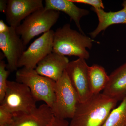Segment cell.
I'll use <instances>...</instances> for the list:
<instances>
[{
    "instance_id": "4",
    "label": "cell",
    "mask_w": 126,
    "mask_h": 126,
    "mask_svg": "<svg viewBox=\"0 0 126 126\" xmlns=\"http://www.w3.org/2000/svg\"><path fill=\"white\" fill-rule=\"evenodd\" d=\"M17 82L24 84L30 89L38 101H43L52 108L55 99L56 82L42 76L35 69L23 67L16 74Z\"/></svg>"
},
{
    "instance_id": "9",
    "label": "cell",
    "mask_w": 126,
    "mask_h": 126,
    "mask_svg": "<svg viewBox=\"0 0 126 126\" xmlns=\"http://www.w3.org/2000/svg\"><path fill=\"white\" fill-rule=\"evenodd\" d=\"M0 48L7 59V69L10 72L17 70L20 59L25 50L22 39L16 28L9 26L8 31L0 33Z\"/></svg>"
},
{
    "instance_id": "12",
    "label": "cell",
    "mask_w": 126,
    "mask_h": 126,
    "mask_svg": "<svg viewBox=\"0 0 126 126\" xmlns=\"http://www.w3.org/2000/svg\"><path fill=\"white\" fill-rule=\"evenodd\" d=\"M69 63L66 56L52 52L42 60L35 69L39 74L56 82L63 75Z\"/></svg>"
},
{
    "instance_id": "20",
    "label": "cell",
    "mask_w": 126,
    "mask_h": 126,
    "mask_svg": "<svg viewBox=\"0 0 126 126\" xmlns=\"http://www.w3.org/2000/svg\"><path fill=\"white\" fill-rule=\"evenodd\" d=\"M74 3H81L92 6L96 9H104L102 1L101 0H70Z\"/></svg>"
},
{
    "instance_id": "5",
    "label": "cell",
    "mask_w": 126,
    "mask_h": 126,
    "mask_svg": "<svg viewBox=\"0 0 126 126\" xmlns=\"http://www.w3.org/2000/svg\"><path fill=\"white\" fill-rule=\"evenodd\" d=\"M79 99L65 70L56 82L55 99L52 109L54 117L59 119H72Z\"/></svg>"
},
{
    "instance_id": "17",
    "label": "cell",
    "mask_w": 126,
    "mask_h": 126,
    "mask_svg": "<svg viewBox=\"0 0 126 126\" xmlns=\"http://www.w3.org/2000/svg\"><path fill=\"white\" fill-rule=\"evenodd\" d=\"M102 126H126V95L111 112Z\"/></svg>"
},
{
    "instance_id": "1",
    "label": "cell",
    "mask_w": 126,
    "mask_h": 126,
    "mask_svg": "<svg viewBox=\"0 0 126 126\" xmlns=\"http://www.w3.org/2000/svg\"><path fill=\"white\" fill-rule=\"evenodd\" d=\"M102 93L93 94L86 101L77 105L71 126H102L118 102Z\"/></svg>"
},
{
    "instance_id": "13",
    "label": "cell",
    "mask_w": 126,
    "mask_h": 126,
    "mask_svg": "<svg viewBox=\"0 0 126 126\" xmlns=\"http://www.w3.org/2000/svg\"><path fill=\"white\" fill-rule=\"evenodd\" d=\"M122 9L116 12H107L102 9H96L92 7V10L96 14L99 23L96 29L89 33L92 38L96 37L102 31L112 25L126 24V0L123 1Z\"/></svg>"
},
{
    "instance_id": "2",
    "label": "cell",
    "mask_w": 126,
    "mask_h": 126,
    "mask_svg": "<svg viewBox=\"0 0 126 126\" xmlns=\"http://www.w3.org/2000/svg\"><path fill=\"white\" fill-rule=\"evenodd\" d=\"M94 40L85 34L73 29L66 24L54 32L53 52L63 56H76L87 60Z\"/></svg>"
},
{
    "instance_id": "8",
    "label": "cell",
    "mask_w": 126,
    "mask_h": 126,
    "mask_svg": "<svg viewBox=\"0 0 126 126\" xmlns=\"http://www.w3.org/2000/svg\"><path fill=\"white\" fill-rule=\"evenodd\" d=\"M86 60L79 58L69 62L65 71L77 93L79 102L86 101L92 95L88 76L89 66Z\"/></svg>"
},
{
    "instance_id": "22",
    "label": "cell",
    "mask_w": 126,
    "mask_h": 126,
    "mask_svg": "<svg viewBox=\"0 0 126 126\" xmlns=\"http://www.w3.org/2000/svg\"><path fill=\"white\" fill-rule=\"evenodd\" d=\"M8 0H0V12L1 13H5L7 9Z\"/></svg>"
},
{
    "instance_id": "7",
    "label": "cell",
    "mask_w": 126,
    "mask_h": 126,
    "mask_svg": "<svg viewBox=\"0 0 126 126\" xmlns=\"http://www.w3.org/2000/svg\"><path fill=\"white\" fill-rule=\"evenodd\" d=\"M54 33L51 30L32 43L21 55L18 62V68L35 69L42 60L53 52Z\"/></svg>"
},
{
    "instance_id": "16",
    "label": "cell",
    "mask_w": 126,
    "mask_h": 126,
    "mask_svg": "<svg viewBox=\"0 0 126 126\" xmlns=\"http://www.w3.org/2000/svg\"><path fill=\"white\" fill-rule=\"evenodd\" d=\"M88 76L93 94H98L103 91L109 81V75L107 74L104 68L98 64L89 66Z\"/></svg>"
},
{
    "instance_id": "19",
    "label": "cell",
    "mask_w": 126,
    "mask_h": 126,
    "mask_svg": "<svg viewBox=\"0 0 126 126\" xmlns=\"http://www.w3.org/2000/svg\"><path fill=\"white\" fill-rule=\"evenodd\" d=\"M14 117V113L0 106V126H6L10 124Z\"/></svg>"
},
{
    "instance_id": "11",
    "label": "cell",
    "mask_w": 126,
    "mask_h": 126,
    "mask_svg": "<svg viewBox=\"0 0 126 126\" xmlns=\"http://www.w3.org/2000/svg\"><path fill=\"white\" fill-rule=\"evenodd\" d=\"M14 114L12 122L6 126H51L55 117L52 108L45 103L29 112Z\"/></svg>"
},
{
    "instance_id": "3",
    "label": "cell",
    "mask_w": 126,
    "mask_h": 126,
    "mask_svg": "<svg viewBox=\"0 0 126 126\" xmlns=\"http://www.w3.org/2000/svg\"><path fill=\"white\" fill-rule=\"evenodd\" d=\"M60 15V12L43 7L27 16L16 28V32L26 46L35 36L50 30L58 21Z\"/></svg>"
},
{
    "instance_id": "21",
    "label": "cell",
    "mask_w": 126,
    "mask_h": 126,
    "mask_svg": "<svg viewBox=\"0 0 126 126\" xmlns=\"http://www.w3.org/2000/svg\"><path fill=\"white\" fill-rule=\"evenodd\" d=\"M51 126H71L70 123L65 119L54 117Z\"/></svg>"
},
{
    "instance_id": "6",
    "label": "cell",
    "mask_w": 126,
    "mask_h": 126,
    "mask_svg": "<svg viewBox=\"0 0 126 126\" xmlns=\"http://www.w3.org/2000/svg\"><path fill=\"white\" fill-rule=\"evenodd\" d=\"M37 102L26 85L17 81H8L4 98L0 106L14 114L32 111L37 107Z\"/></svg>"
},
{
    "instance_id": "15",
    "label": "cell",
    "mask_w": 126,
    "mask_h": 126,
    "mask_svg": "<svg viewBox=\"0 0 126 126\" xmlns=\"http://www.w3.org/2000/svg\"><path fill=\"white\" fill-rule=\"evenodd\" d=\"M45 9L61 11L67 14L74 21L80 33L84 34L80 25L81 18L87 15V10L78 7L70 0H45Z\"/></svg>"
},
{
    "instance_id": "18",
    "label": "cell",
    "mask_w": 126,
    "mask_h": 126,
    "mask_svg": "<svg viewBox=\"0 0 126 126\" xmlns=\"http://www.w3.org/2000/svg\"><path fill=\"white\" fill-rule=\"evenodd\" d=\"M7 64L5 61H0V103L4 98L8 80L7 78L10 74L9 70H6Z\"/></svg>"
},
{
    "instance_id": "23",
    "label": "cell",
    "mask_w": 126,
    "mask_h": 126,
    "mask_svg": "<svg viewBox=\"0 0 126 126\" xmlns=\"http://www.w3.org/2000/svg\"><path fill=\"white\" fill-rule=\"evenodd\" d=\"M9 28V26H7L3 20H0V33H5L8 31Z\"/></svg>"
},
{
    "instance_id": "10",
    "label": "cell",
    "mask_w": 126,
    "mask_h": 126,
    "mask_svg": "<svg viewBox=\"0 0 126 126\" xmlns=\"http://www.w3.org/2000/svg\"><path fill=\"white\" fill-rule=\"evenodd\" d=\"M44 7L42 0H8L6 21L10 26L16 28L30 15Z\"/></svg>"
},
{
    "instance_id": "14",
    "label": "cell",
    "mask_w": 126,
    "mask_h": 126,
    "mask_svg": "<svg viewBox=\"0 0 126 126\" xmlns=\"http://www.w3.org/2000/svg\"><path fill=\"white\" fill-rule=\"evenodd\" d=\"M103 93L118 101L126 96V62L109 75V81Z\"/></svg>"
}]
</instances>
